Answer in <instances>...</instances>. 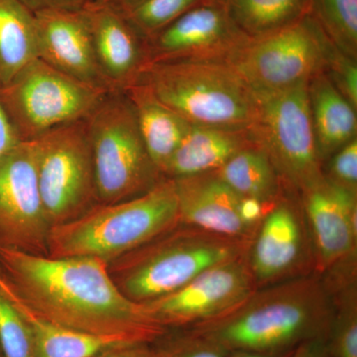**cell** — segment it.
Returning a JSON list of instances; mask_svg holds the SVG:
<instances>
[{
	"label": "cell",
	"mask_w": 357,
	"mask_h": 357,
	"mask_svg": "<svg viewBox=\"0 0 357 357\" xmlns=\"http://www.w3.org/2000/svg\"><path fill=\"white\" fill-rule=\"evenodd\" d=\"M0 288L52 323L128 345L153 344L169 331L122 293L100 258H56L0 244Z\"/></svg>",
	"instance_id": "1"
},
{
	"label": "cell",
	"mask_w": 357,
	"mask_h": 357,
	"mask_svg": "<svg viewBox=\"0 0 357 357\" xmlns=\"http://www.w3.org/2000/svg\"><path fill=\"white\" fill-rule=\"evenodd\" d=\"M332 293L321 274L259 288L220 318L188 328L227 351L285 352L328 337Z\"/></svg>",
	"instance_id": "2"
},
{
	"label": "cell",
	"mask_w": 357,
	"mask_h": 357,
	"mask_svg": "<svg viewBox=\"0 0 357 357\" xmlns=\"http://www.w3.org/2000/svg\"><path fill=\"white\" fill-rule=\"evenodd\" d=\"M180 225L175 183L164 178L149 191L83 215L49 231L51 257L91 256L109 261L133 252Z\"/></svg>",
	"instance_id": "3"
},
{
	"label": "cell",
	"mask_w": 357,
	"mask_h": 357,
	"mask_svg": "<svg viewBox=\"0 0 357 357\" xmlns=\"http://www.w3.org/2000/svg\"><path fill=\"white\" fill-rule=\"evenodd\" d=\"M137 81L192 126L249 129L257 117V96L227 63H148Z\"/></svg>",
	"instance_id": "4"
},
{
	"label": "cell",
	"mask_w": 357,
	"mask_h": 357,
	"mask_svg": "<svg viewBox=\"0 0 357 357\" xmlns=\"http://www.w3.org/2000/svg\"><path fill=\"white\" fill-rule=\"evenodd\" d=\"M181 227L134 250L119 287L129 299L146 303L175 292L208 268L245 255L251 243Z\"/></svg>",
	"instance_id": "5"
},
{
	"label": "cell",
	"mask_w": 357,
	"mask_h": 357,
	"mask_svg": "<svg viewBox=\"0 0 357 357\" xmlns=\"http://www.w3.org/2000/svg\"><path fill=\"white\" fill-rule=\"evenodd\" d=\"M86 123L96 198L102 204L135 198L163 180L148 154L132 105L123 93H110Z\"/></svg>",
	"instance_id": "6"
},
{
	"label": "cell",
	"mask_w": 357,
	"mask_h": 357,
	"mask_svg": "<svg viewBox=\"0 0 357 357\" xmlns=\"http://www.w3.org/2000/svg\"><path fill=\"white\" fill-rule=\"evenodd\" d=\"M112 91L68 76L41 59L0 88V105L20 140L86 121Z\"/></svg>",
	"instance_id": "7"
},
{
	"label": "cell",
	"mask_w": 357,
	"mask_h": 357,
	"mask_svg": "<svg viewBox=\"0 0 357 357\" xmlns=\"http://www.w3.org/2000/svg\"><path fill=\"white\" fill-rule=\"evenodd\" d=\"M337 47L314 13L259 38L250 39L231 65L255 95L307 84L328 69Z\"/></svg>",
	"instance_id": "8"
},
{
	"label": "cell",
	"mask_w": 357,
	"mask_h": 357,
	"mask_svg": "<svg viewBox=\"0 0 357 357\" xmlns=\"http://www.w3.org/2000/svg\"><path fill=\"white\" fill-rule=\"evenodd\" d=\"M256 96L258 114L249 128L253 138L266 152L284 185L302 192L324 177L312 126L309 84Z\"/></svg>",
	"instance_id": "9"
},
{
	"label": "cell",
	"mask_w": 357,
	"mask_h": 357,
	"mask_svg": "<svg viewBox=\"0 0 357 357\" xmlns=\"http://www.w3.org/2000/svg\"><path fill=\"white\" fill-rule=\"evenodd\" d=\"M33 141L40 195L51 227L83 215L96 198L86 121L52 129Z\"/></svg>",
	"instance_id": "10"
},
{
	"label": "cell",
	"mask_w": 357,
	"mask_h": 357,
	"mask_svg": "<svg viewBox=\"0 0 357 357\" xmlns=\"http://www.w3.org/2000/svg\"><path fill=\"white\" fill-rule=\"evenodd\" d=\"M257 289L246 252L208 268L175 292L142 304L160 326L178 330L220 318Z\"/></svg>",
	"instance_id": "11"
},
{
	"label": "cell",
	"mask_w": 357,
	"mask_h": 357,
	"mask_svg": "<svg viewBox=\"0 0 357 357\" xmlns=\"http://www.w3.org/2000/svg\"><path fill=\"white\" fill-rule=\"evenodd\" d=\"M249 37L230 17L223 0L188 11L145 39L148 63L213 62L231 64Z\"/></svg>",
	"instance_id": "12"
},
{
	"label": "cell",
	"mask_w": 357,
	"mask_h": 357,
	"mask_svg": "<svg viewBox=\"0 0 357 357\" xmlns=\"http://www.w3.org/2000/svg\"><path fill=\"white\" fill-rule=\"evenodd\" d=\"M51 225L40 195L34 141L20 140L0 156V244L38 253Z\"/></svg>",
	"instance_id": "13"
},
{
	"label": "cell",
	"mask_w": 357,
	"mask_h": 357,
	"mask_svg": "<svg viewBox=\"0 0 357 357\" xmlns=\"http://www.w3.org/2000/svg\"><path fill=\"white\" fill-rule=\"evenodd\" d=\"M316 271L356 256L357 192L324 177L301 192Z\"/></svg>",
	"instance_id": "14"
},
{
	"label": "cell",
	"mask_w": 357,
	"mask_h": 357,
	"mask_svg": "<svg viewBox=\"0 0 357 357\" xmlns=\"http://www.w3.org/2000/svg\"><path fill=\"white\" fill-rule=\"evenodd\" d=\"M303 213L283 195L265 213L248 250L249 268L257 288L298 274L307 256Z\"/></svg>",
	"instance_id": "15"
},
{
	"label": "cell",
	"mask_w": 357,
	"mask_h": 357,
	"mask_svg": "<svg viewBox=\"0 0 357 357\" xmlns=\"http://www.w3.org/2000/svg\"><path fill=\"white\" fill-rule=\"evenodd\" d=\"M84 10L103 81L112 93H123L148 64L145 38L121 10L105 0H93Z\"/></svg>",
	"instance_id": "16"
},
{
	"label": "cell",
	"mask_w": 357,
	"mask_h": 357,
	"mask_svg": "<svg viewBox=\"0 0 357 357\" xmlns=\"http://www.w3.org/2000/svg\"><path fill=\"white\" fill-rule=\"evenodd\" d=\"M34 14L38 28L39 59L68 76L110 91L96 62L84 8L49 9Z\"/></svg>",
	"instance_id": "17"
},
{
	"label": "cell",
	"mask_w": 357,
	"mask_h": 357,
	"mask_svg": "<svg viewBox=\"0 0 357 357\" xmlns=\"http://www.w3.org/2000/svg\"><path fill=\"white\" fill-rule=\"evenodd\" d=\"M182 225L238 239H252L256 229L241 215L243 197L210 172L172 178Z\"/></svg>",
	"instance_id": "18"
},
{
	"label": "cell",
	"mask_w": 357,
	"mask_h": 357,
	"mask_svg": "<svg viewBox=\"0 0 357 357\" xmlns=\"http://www.w3.org/2000/svg\"><path fill=\"white\" fill-rule=\"evenodd\" d=\"M255 144L250 129L192 126L167 164L163 176L178 178L215 172L244 148Z\"/></svg>",
	"instance_id": "19"
},
{
	"label": "cell",
	"mask_w": 357,
	"mask_h": 357,
	"mask_svg": "<svg viewBox=\"0 0 357 357\" xmlns=\"http://www.w3.org/2000/svg\"><path fill=\"white\" fill-rule=\"evenodd\" d=\"M123 93L132 105L148 154L163 175L192 124L160 102L142 82L131 84Z\"/></svg>",
	"instance_id": "20"
},
{
	"label": "cell",
	"mask_w": 357,
	"mask_h": 357,
	"mask_svg": "<svg viewBox=\"0 0 357 357\" xmlns=\"http://www.w3.org/2000/svg\"><path fill=\"white\" fill-rule=\"evenodd\" d=\"M309 96L317 149L324 163L356 139V109L338 91L326 70L310 82Z\"/></svg>",
	"instance_id": "21"
},
{
	"label": "cell",
	"mask_w": 357,
	"mask_h": 357,
	"mask_svg": "<svg viewBox=\"0 0 357 357\" xmlns=\"http://www.w3.org/2000/svg\"><path fill=\"white\" fill-rule=\"evenodd\" d=\"M0 294L27 321L37 357H96L115 347H128L115 338L77 332L52 323L37 314L10 291L0 288Z\"/></svg>",
	"instance_id": "22"
},
{
	"label": "cell",
	"mask_w": 357,
	"mask_h": 357,
	"mask_svg": "<svg viewBox=\"0 0 357 357\" xmlns=\"http://www.w3.org/2000/svg\"><path fill=\"white\" fill-rule=\"evenodd\" d=\"M38 58L35 14L20 0H0V88Z\"/></svg>",
	"instance_id": "23"
},
{
	"label": "cell",
	"mask_w": 357,
	"mask_h": 357,
	"mask_svg": "<svg viewBox=\"0 0 357 357\" xmlns=\"http://www.w3.org/2000/svg\"><path fill=\"white\" fill-rule=\"evenodd\" d=\"M356 259L330 270L325 278L332 293L333 312L326 347L331 357H357V291ZM326 272V273H328Z\"/></svg>",
	"instance_id": "24"
},
{
	"label": "cell",
	"mask_w": 357,
	"mask_h": 357,
	"mask_svg": "<svg viewBox=\"0 0 357 357\" xmlns=\"http://www.w3.org/2000/svg\"><path fill=\"white\" fill-rule=\"evenodd\" d=\"M215 172L243 198L272 204L283 195L280 176L257 143L244 148Z\"/></svg>",
	"instance_id": "25"
},
{
	"label": "cell",
	"mask_w": 357,
	"mask_h": 357,
	"mask_svg": "<svg viewBox=\"0 0 357 357\" xmlns=\"http://www.w3.org/2000/svg\"><path fill=\"white\" fill-rule=\"evenodd\" d=\"M230 17L250 39L259 38L312 13V0H223Z\"/></svg>",
	"instance_id": "26"
},
{
	"label": "cell",
	"mask_w": 357,
	"mask_h": 357,
	"mask_svg": "<svg viewBox=\"0 0 357 357\" xmlns=\"http://www.w3.org/2000/svg\"><path fill=\"white\" fill-rule=\"evenodd\" d=\"M312 13L338 50L357 57V0H312Z\"/></svg>",
	"instance_id": "27"
},
{
	"label": "cell",
	"mask_w": 357,
	"mask_h": 357,
	"mask_svg": "<svg viewBox=\"0 0 357 357\" xmlns=\"http://www.w3.org/2000/svg\"><path fill=\"white\" fill-rule=\"evenodd\" d=\"M210 1L213 0H142L128 10L121 11L146 39L183 14Z\"/></svg>",
	"instance_id": "28"
},
{
	"label": "cell",
	"mask_w": 357,
	"mask_h": 357,
	"mask_svg": "<svg viewBox=\"0 0 357 357\" xmlns=\"http://www.w3.org/2000/svg\"><path fill=\"white\" fill-rule=\"evenodd\" d=\"M229 351L188 328L168 332L151 344V357H227Z\"/></svg>",
	"instance_id": "29"
},
{
	"label": "cell",
	"mask_w": 357,
	"mask_h": 357,
	"mask_svg": "<svg viewBox=\"0 0 357 357\" xmlns=\"http://www.w3.org/2000/svg\"><path fill=\"white\" fill-rule=\"evenodd\" d=\"M0 349L4 357H37L27 321L0 294Z\"/></svg>",
	"instance_id": "30"
},
{
	"label": "cell",
	"mask_w": 357,
	"mask_h": 357,
	"mask_svg": "<svg viewBox=\"0 0 357 357\" xmlns=\"http://www.w3.org/2000/svg\"><path fill=\"white\" fill-rule=\"evenodd\" d=\"M328 161V173H324L337 185L357 192V139L337 150Z\"/></svg>",
	"instance_id": "31"
},
{
	"label": "cell",
	"mask_w": 357,
	"mask_h": 357,
	"mask_svg": "<svg viewBox=\"0 0 357 357\" xmlns=\"http://www.w3.org/2000/svg\"><path fill=\"white\" fill-rule=\"evenodd\" d=\"M326 72L338 91L357 109L356 60L335 48Z\"/></svg>",
	"instance_id": "32"
},
{
	"label": "cell",
	"mask_w": 357,
	"mask_h": 357,
	"mask_svg": "<svg viewBox=\"0 0 357 357\" xmlns=\"http://www.w3.org/2000/svg\"><path fill=\"white\" fill-rule=\"evenodd\" d=\"M33 13L49 9H69L79 10L88 6L93 0H20Z\"/></svg>",
	"instance_id": "33"
},
{
	"label": "cell",
	"mask_w": 357,
	"mask_h": 357,
	"mask_svg": "<svg viewBox=\"0 0 357 357\" xmlns=\"http://www.w3.org/2000/svg\"><path fill=\"white\" fill-rule=\"evenodd\" d=\"M291 357H331L326 347V337L316 338L300 344Z\"/></svg>",
	"instance_id": "34"
},
{
	"label": "cell",
	"mask_w": 357,
	"mask_h": 357,
	"mask_svg": "<svg viewBox=\"0 0 357 357\" xmlns=\"http://www.w3.org/2000/svg\"><path fill=\"white\" fill-rule=\"evenodd\" d=\"M96 357H151V344L115 347Z\"/></svg>",
	"instance_id": "35"
},
{
	"label": "cell",
	"mask_w": 357,
	"mask_h": 357,
	"mask_svg": "<svg viewBox=\"0 0 357 357\" xmlns=\"http://www.w3.org/2000/svg\"><path fill=\"white\" fill-rule=\"evenodd\" d=\"M295 351V349H294ZM260 352L251 351H231L227 357H291L293 351Z\"/></svg>",
	"instance_id": "36"
},
{
	"label": "cell",
	"mask_w": 357,
	"mask_h": 357,
	"mask_svg": "<svg viewBox=\"0 0 357 357\" xmlns=\"http://www.w3.org/2000/svg\"><path fill=\"white\" fill-rule=\"evenodd\" d=\"M105 1L109 2V4L116 7V8L121 9V10H128L136 4L139 3L142 0H105Z\"/></svg>",
	"instance_id": "37"
},
{
	"label": "cell",
	"mask_w": 357,
	"mask_h": 357,
	"mask_svg": "<svg viewBox=\"0 0 357 357\" xmlns=\"http://www.w3.org/2000/svg\"><path fill=\"white\" fill-rule=\"evenodd\" d=\"M0 357H4L3 354H2L1 349H0Z\"/></svg>",
	"instance_id": "38"
}]
</instances>
